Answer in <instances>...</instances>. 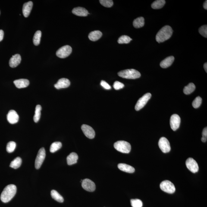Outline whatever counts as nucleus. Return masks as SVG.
<instances>
[{
  "label": "nucleus",
  "instance_id": "1",
  "mask_svg": "<svg viewBox=\"0 0 207 207\" xmlns=\"http://www.w3.org/2000/svg\"><path fill=\"white\" fill-rule=\"evenodd\" d=\"M17 192V187L14 185H8L6 186L1 193V199L4 203L10 202L12 199Z\"/></svg>",
  "mask_w": 207,
  "mask_h": 207
},
{
  "label": "nucleus",
  "instance_id": "2",
  "mask_svg": "<svg viewBox=\"0 0 207 207\" xmlns=\"http://www.w3.org/2000/svg\"><path fill=\"white\" fill-rule=\"evenodd\" d=\"M173 31L171 27L166 26L161 28L157 33L156 36L157 42L158 43L168 40L172 35Z\"/></svg>",
  "mask_w": 207,
  "mask_h": 207
},
{
  "label": "nucleus",
  "instance_id": "3",
  "mask_svg": "<svg viewBox=\"0 0 207 207\" xmlns=\"http://www.w3.org/2000/svg\"><path fill=\"white\" fill-rule=\"evenodd\" d=\"M119 76L122 78L128 79H136L140 77L141 74L139 71L135 69H127L119 72Z\"/></svg>",
  "mask_w": 207,
  "mask_h": 207
},
{
  "label": "nucleus",
  "instance_id": "4",
  "mask_svg": "<svg viewBox=\"0 0 207 207\" xmlns=\"http://www.w3.org/2000/svg\"><path fill=\"white\" fill-rule=\"evenodd\" d=\"M114 146L117 150L122 153L128 154L131 149V145L125 141H118L114 143Z\"/></svg>",
  "mask_w": 207,
  "mask_h": 207
},
{
  "label": "nucleus",
  "instance_id": "5",
  "mask_svg": "<svg viewBox=\"0 0 207 207\" xmlns=\"http://www.w3.org/2000/svg\"><path fill=\"white\" fill-rule=\"evenodd\" d=\"M160 188L161 190L166 193L172 194L175 192V186L169 180H165L160 184Z\"/></svg>",
  "mask_w": 207,
  "mask_h": 207
},
{
  "label": "nucleus",
  "instance_id": "6",
  "mask_svg": "<svg viewBox=\"0 0 207 207\" xmlns=\"http://www.w3.org/2000/svg\"><path fill=\"white\" fill-rule=\"evenodd\" d=\"M72 49L69 45L61 47L57 51L56 55L59 58H67L71 54Z\"/></svg>",
  "mask_w": 207,
  "mask_h": 207
},
{
  "label": "nucleus",
  "instance_id": "7",
  "mask_svg": "<svg viewBox=\"0 0 207 207\" xmlns=\"http://www.w3.org/2000/svg\"><path fill=\"white\" fill-rule=\"evenodd\" d=\"M45 156H46V152H45L44 148L43 147L41 148L38 153L37 156L35 161V167L36 169H39L40 168L43 163L45 160Z\"/></svg>",
  "mask_w": 207,
  "mask_h": 207
},
{
  "label": "nucleus",
  "instance_id": "8",
  "mask_svg": "<svg viewBox=\"0 0 207 207\" xmlns=\"http://www.w3.org/2000/svg\"><path fill=\"white\" fill-rule=\"evenodd\" d=\"M151 96L152 95L150 93H146L138 101L135 106V109L138 111L143 108L147 103L149 100L150 99Z\"/></svg>",
  "mask_w": 207,
  "mask_h": 207
},
{
  "label": "nucleus",
  "instance_id": "9",
  "mask_svg": "<svg viewBox=\"0 0 207 207\" xmlns=\"http://www.w3.org/2000/svg\"><path fill=\"white\" fill-rule=\"evenodd\" d=\"M158 145L161 151L164 153L170 152L171 150L170 142L165 137H162L160 139Z\"/></svg>",
  "mask_w": 207,
  "mask_h": 207
},
{
  "label": "nucleus",
  "instance_id": "10",
  "mask_svg": "<svg viewBox=\"0 0 207 207\" xmlns=\"http://www.w3.org/2000/svg\"><path fill=\"white\" fill-rule=\"evenodd\" d=\"M186 165L187 168L192 173H196L199 170V166L197 163L193 158H188L186 160Z\"/></svg>",
  "mask_w": 207,
  "mask_h": 207
},
{
  "label": "nucleus",
  "instance_id": "11",
  "mask_svg": "<svg viewBox=\"0 0 207 207\" xmlns=\"http://www.w3.org/2000/svg\"><path fill=\"white\" fill-rule=\"evenodd\" d=\"M180 122V117L178 115L174 114L171 116L170 119V125L171 129L174 131H175L179 128Z\"/></svg>",
  "mask_w": 207,
  "mask_h": 207
},
{
  "label": "nucleus",
  "instance_id": "12",
  "mask_svg": "<svg viewBox=\"0 0 207 207\" xmlns=\"http://www.w3.org/2000/svg\"><path fill=\"white\" fill-rule=\"evenodd\" d=\"M82 186L85 190L89 192L95 191L96 189L95 183L89 179H85L82 181Z\"/></svg>",
  "mask_w": 207,
  "mask_h": 207
},
{
  "label": "nucleus",
  "instance_id": "13",
  "mask_svg": "<svg viewBox=\"0 0 207 207\" xmlns=\"http://www.w3.org/2000/svg\"><path fill=\"white\" fill-rule=\"evenodd\" d=\"M82 131L86 137L92 139L95 136V132L92 128L87 125L83 124L81 127Z\"/></svg>",
  "mask_w": 207,
  "mask_h": 207
},
{
  "label": "nucleus",
  "instance_id": "14",
  "mask_svg": "<svg viewBox=\"0 0 207 207\" xmlns=\"http://www.w3.org/2000/svg\"><path fill=\"white\" fill-rule=\"evenodd\" d=\"M7 120L11 124H15L18 122L19 116L17 112L14 110H11L9 112L7 115Z\"/></svg>",
  "mask_w": 207,
  "mask_h": 207
},
{
  "label": "nucleus",
  "instance_id": "15",
  "mask_svg": "<svg viewBox=\"0 0 207 207\" xmlns=\"http://www.w3.org/2000/svg\"><path fill=\"white\" fill-rule=\"evenodd\" d=\"M70 85V82L68 79L62 78L60 79L57 83L54 85V86L56 88L59 89L68 87Z\"/></svg>",
  "mask_w": 207,
  "mask_h": 207
},
{
  "label": "nucleus",
  "instance_id": "16",
  "mask_svg": "<svg viewBox=\"0 0 207 207\" xmlns=\"http://www.w3.org/2000/svg\"><path fill=\"white\" fill-rule=\"evenodd\" d=\"M21 61V57L20 55L17 54L12 56L10 59L9 64L10 67L14 68L17 67L20 64Z\"/></svg>",
  "mask_w": 207,
  "mask_h": 207
},
{
  "label": "nucleus",
  "instance_id": "17",
  "mask_svg": "<svg viewBox=\"0 0 207 207\" xmlns=\"http://www.w3.org/2000/svg\"><path fill=\"white\" fill-rule=\"evenodd\" d=\"M33 3L32 1L26 2L23 4L22 9V12L25 17H28L31 11Z\"/></svg>",
  "mask_w": 207,
  "mask_h": 207
},
{
  "label": "nucleus",
  "instance_id": "18",
  "mask_svg": "<svg viewBox=\"0 0 207 207\" xmlns=\"http://www.w3.org/2000/svg\"><path fill=\"white\" fill-rule=\"evenodd\" d=\"M72 13L76 16L81 17H86L89 14L86 9L82 7H77L73 9Z\"/></svg>",
  "mask_w": 207,
  "mask_h": 207
},
{
  "label": "nucleus",
  "instance_id": "19",
  "mask_svg": "<svg viewBox=\"0 0 207 207\" xmlns=\"http://www.w3.org/2000/svg\"><path fill=\"white\" fill-rule=\"evenodd\" d=\"M14 83L16 87L20 89L27 87L29 86L30 82L27 79H21L15 80Z\"/></svg>",
  "mask_w": 207,
  "mask_h": 207
},
{
  "label": "nucleus",
  "instance_id": "20",
  "mask_svg": "<svg viewBox=\"0 0 207 207\" xmlns=\"http://www.w3.org/2000/svg\"><path fill=\"white\" fill-rule=\"evenodd\" d=\"M174 57L170 56L167 57L162 61H161L160 66L163 68H167L173 64L174 61Z\"/></svg>",
  "mask_w": 207,
  "mask_h": 207
},
{
  "label": "nucleus",
  "instance_id": "21",
  "mask_svg": "<svg viewBox=\"0 0 207 207\" xmlns=\"http://www.w3.org/2000/svg\"><path fill=\"white\" fill-rule=\"evenodd\" d=\"M119 169L121 171L128 173H133L135 171V168L131 166L124 164H120L118 165Z\"/></svg>",
  "mask_w": 207,
  "mask_h": 207
},
{
  "label": "nucleus",
  "instance_id": "22",
  "mask_svg": "<svg viewBox=\"0 0 207 207\" xmlns=\"http://www.w3.org/2000/svg\"><path fill=\"white\" fill-rule=\"evenodd\" d=\"M78 158V155L76 153H71L67 157V164L69 165H71L76 164L77 162Z\"/></svg>",
  "mask_w": 207,
  "mask_h": 207
},
{
  "label": "nucleus",
  "instance_id": "23",
  "mask_svg": "<svg viewBox=\"0 0 207 207\" xmlns=\"http://www.w3.org/2000/svg\"><path fill=\"white\" fill-rule=\"evenodd\" d=\"M102 35V32L100 31L95 30L89 33L88 37L90 40L95 42L100 39Z\"/></svg>",
  "mask_w": 207,
  "mask_h": 207
},
{
  "label": "nucleus",
  "instance_id": "24",
  "mask_svg": "<svg viewBox=\"0 0 207 207\" xmlns=\"http://www.w3.org/2000/svg\"><path fill=\"white\" fill-rule=\"evenodd\" d=\"M144 24V19L143 17L136 18L133 22V26L136 28H140L143 27Z\"/></svg>",
  "mask_w": 207,
  "mask_h": 207
},
{
  "label": "nucleus",
  "instance_id": "25",
  "mask_svg": "<svg viewBox=\"0 0 207 207\" xmlns=\"http://www.w3.org/2000/svg\"><path fill=\"white\" fill-rule=\"evenodd\" d=\"M51 195L52 198L57 202H64V198L56 191L55 190L51 191Z\"/></svg>",
  "mask_w": 207,
  "mask_h": 207
},
{
  "label": "nucleus",
  "instance_id": "26",
  "mask_svg": "<svg viewBox=\"0 0 207 207\" xmlns=\"http://www.w3.org/2000/svg\"><path fill=\"white\" fill-rule=\"evenodd\" d=\"M165 4V0H157L154 1L152 4V7L153 9H158L162 8Z\"/></svg>",
  "mask_w": 207,
  "mask_h": 207
},
{
  "label": "nucleus",
  "instance_id": "27",
  "mask_svg": "<svg viewBox=\"0 0 207 207\" xmlns=\"http://www.w3.org/2000/svg\"><path fill=\"white\" fill-rule=\"evenodd\" d=\"M196 86L193 83H189L183 89V92L186 95H189L195 90Z\"/></svg>",
  "mask_w": 207,
  "mask_h": 207
},
{
  "label": "nucleus",
  "instance_id": "28",
  "mask_svg": "<svg viewBox=\"0 0 207 207\" xmlns=\"http://www.w3.org/2000/svg\"><path fill=\"white\" fill-rule=\"evenodd\" d=\"M42 107L40 105H36L35 110V114L33 117L34 121L37 123L39 121L41 116V111L42 110Z\"/></svg>",
  "mask_w": 207,
  "mask_h": 207
},
{
  "label": "nucleus",
  "instance_id": "29",
  "mask_svg": "<svg viewBox=\"0 0 207 207\" xmlns=\"http://www.w3.org/2000/svg\"><path fill=\"white\" fill-rule=\"evenodd\" d=\"M22 163V160L19 157H17L14 160L12 161L10 164V167L14 169L18 168L20 167Z\"/></svg>",
  "mask_w": 207,
  "mask_h": 207
},
{
  "label": "nucleus",
  "instance_id": "30",
  "mask_svg": "<svg viewBox=\"0 0 207 207\" xmlns=\"http://www.w3.org/2000/svg\"><path fill=\"white\" fill-rule=\"evenodd\" d=\"M62 147V143L59 142H53L51 144L50 147V152L54 153L58 151Z\"/></svg>",
  "mask_w": 207,
  "mask_h": 207
},
{
  "label": "nucleus",
  "instance_id": "31",
  "mask_svg": "<svg viewBox=\"0 0 207 207\" xmlns=\"http://www.w3.org/2000/svg\"><path fill=\"white\" fill-rule=\"evenodd\" d=\"M42 32L39 30L35 33L33 38V42L34 44L36 46L39 45L40 43Z\"/></svg>",
  "mask_w": 207,
  "mask_h": 207
},
{
  "label": "nucleus",
  "instance_id": "32",
  "mask_svg": "<svg viewBox=\"0 0 207 207\" xmlns=\"http://www.w3.org/2000/svg\"><path fill=\"white\" fill-rule=\"evenodd\" d=\"M132 40V39L127 36H122L119 38L118 43L119 44H127Z\"/></svg>",
  "mask_w": 207,
  "mask_h": 207
},
{
  "label": "nucleus",
  "instance_id": "33",
  "mask_svg": "<svg viewBox=\"0 0 207 207\" xmlns=\"http://www.w3.org/2000/svg\"><path fill=\"white\" fill-rule=\"evenodd\" d=\"M16 144L15 142L11 141L7 143L6 147L7 152L9 153H12L14 152L15 149Z\"/></svg>",
  "mask_w": 207,
  "mask_h": 207
},
{
  "label": "nucleus",
  "instance_id": "34",
  "mask_svg": "<svg viewBox=\"0 0 207 207\" xmlns=\"http://www.w3.org/2000/svg\"><path fill=\"white\" fill-rule=\"evenodd\" d=\"M130 202L133 207H142L143 205L142 201L139 199H132Z\"/></svg>",
  "mask_w": 207,
  "mask_h": 207
},
{
  "label": "nucleus",
  "instance_id": "35",
  "mask_svg": "<svg viewBox=\"0 0 207 207\" xmlns=\"http://www.w3.org/2000/svg\"><path fill=\"white\" fill-rule=\"evenodd\" d=\"M202 98L199 96H198L195 98L194 100L192 103V105L194 108L195 109L198 108L200 107L201 104L202 103Z\"/></svg>",
  "mask_w": 207,
  "mask_h": 207
},
{
  "label": "nucleus",
  "instance_id": "36",
  "mask_svg": "<svg viewBox=\"0 0 207 207\" xmlns=\"http://www.w3.org/2000/svg\"><path fill=\"white\" fill-rule=\"evenodd\" d=\"M101 5L106 7H111L113 5V2L112 0H100L99 1Z\"/></svg>",
  "mask_w": 207,
  "mask_h": 207
},
{
  "label": "nucleus",
  "instance_id": "37",
  "mask_svg": "<svg viewBox=\"0 0 207 207\" xmlns=\"http://www.w3.org/2000/svg\"><path fill=\"white\" fill-rule=\"evenodd\" d=\"M199 33L202 36L205 38L207 37V26L204 25L199 28Z\"/></svg>",
  "mask_w": 207,
  "mask_h": 207
},
{
  "label": "nucleus",
  "instance_id": "38",
  "mask_svg": "<svg viewBox=\"0 0 207 207\" xmlns=\"http://www.w3.org/2000/svg\"><path fill=\"white\" fill-rule=\"evenodd\" d=\"M124 86V85L123 83L118 81H116L114 83L113 87L116 90H119L120 89L123 88Z\"/></svg>",
  "mask_w": 207,
  "mask_h": 207
},
{
  "label": "nucleus",
  "instance_id": "39",
  "mask_svg": "<svg viewBox=\"0 0 207 207\" xmlns=\"http://www.w3.org/2000/svg\"><path fill=\"white\" fill-rule=\"evenodd\" d=\"M100 84L101 86L105 89L109 90V89H111V86H110L106 82H105V81H101Z\"/></svg>",
  "mask_w": 207,
  "mask_h": 207
},
{
  "label": "nucleus",
  "instance_id": "40",
  "mask_svg": "<svg viewBox=\"0 0 207 207\" xmlns=\"http://www.w3.org/2000/svg\"><path fill=\"white\" fill-rule=\"evenodd\" d=\"M202 138L207 139V127L205 128L202 132Z\"/></svg>",
  "mask_w": 207,
  "mask_h": 207
},
{
  "label": "nucleus",
  "instance_id": "41",
  "mask_svg": "<svg viewBox=\"0 0 207 207\" xmlns=\"http://www.w3.org/2000/svg\"><path fill=\"white\" fill-rule=\"evenodd\" d=\"M4 36V32L3 31L0 30V42L3 39Z\"/></svg>",
  "mask_w": 207,
  "mask_h": 207
},
{
  "label": "nucleus",
  "instance_id": "42",
  "mask_svg": "<svg viewBox=\"0 0 207 207\" xmlns=\"http://www.w3.org/2000/svg\"><path fill=\"white\" fill-rule=\"evenodd\" d=\"M203 7L205 9H207V1H205L203 4Z\"/></svg>",
  "mask_w": 207,
  "mask_h": 207
},
{
  "label": "nucleus",
  "instance_id": "43",
  "mask_svg": "<svg viewBox=\"0 0 207 207\" xmlns=\"http://www.w3.org/2000/svg\"><path fill=\"white\" fill-rule=\"evenodd\" d=\"M204 69H205V72H207V63H205V64H204Z\"/></svg>",
  "mask_w": 207,
  "mask_h": 207
},
{
  "label": "nucleus",
  "instance_id": "44",
  "mask_svg": "<svg viewBox=\"0 0 207 207\" xmlns=\"http://www.w3.org/2000/svg\"><path fill=\"white\" fill-rule=\"evenodd\" d=\"M0 14H1V12H0Z\"/></svg>",
  "mask_w": 207,
  "mask_h": 207
}]
</instances>
